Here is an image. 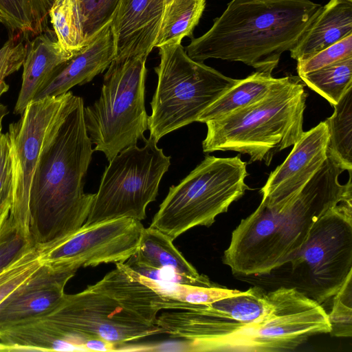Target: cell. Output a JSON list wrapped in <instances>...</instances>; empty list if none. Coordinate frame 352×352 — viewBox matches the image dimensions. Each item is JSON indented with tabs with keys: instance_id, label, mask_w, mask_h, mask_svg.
<instances>
[{
	"instance_id": "1",
	"label": "cell",
	"mask_w": 352,
	"mask_h": 352,
	"mask_svg": "<svg viewBox=\"0 0 352 352\" xmlns=\"http://www.w3.org/2000/svg\"><path fill=\"white\" fill-rule=\"evenodd\" d=\"M83 99L72 91L48 126L31 182L28 233L34 247L52 246L85 223L95 194L84 191L92 143Z\"/></svg>"
},
{
	"instance_id": "2",
	"label": "cell",
	"mask_w": 352,
	"mask_h": 352,
	"mask_svg": "<svg viewBox=\"0 0 352 352\" xmlns=\"http://www.w3.org/2000/svg\"><path fill=\"white\" fill-rule=\"evenodd\" d=\"M347 168L327 157L319 170L293 199L283 204L261 203L233 230L223 262L233 274L263 275L289 263L314 223L340 202L352 198L351 172L345 184L340 175Z\"/></svg>"
},
{
	"instance_id": "3",
	"label": "cell",
	"mask_w": 352,
	"mask_h": 352,
	"mask_svg": "<svg viewBox=\"0 0 352 352\" xmlns=\"http://www.w3.org/2000/svg\"><path fill=\"white\" fill-rule=\"evenodd\" d=\"M321 6L311 0H232L208 32L192 38L186 52L198 62L239 61L272 74Z\"/></svg>"
},
{
	"instance_id": "4",
	"label": "cell",
	"mask_w": 352,
	"mask_h": 352,
	"mask_svg": "<svg viewBox=\"0 0 352 352\" xmlns=\"http://www.w3.org/2000/svg\"><path fill=\"white\" fill-rule=\"evenodd\" d=\"M307 94L298 76L283 77L265 96L221 118L206 122L204 153L233 151L269 166L279 151L302 136Z\"/></svg>"
},
{
	"instance_id": "5",
	"label": "cell",
	"mask_w": 352,
	"mask_h": 352,
	"mask_svg": "<svg viewBox=\"0 0 352 352\" xmlns=\"http://www.w3.org/2000/svg\"><path fill=\"white\" fill-rule=\"evenodd\" d=\"M158 48L160 62L154 68L157 85L148 118L149 137L157 142L165 135L197 122L239 80L192 59L181 43Z\"/></svg>"
},
{
	"instance_id": "6",
	"label": "cell",
	"mask_w": 352,
	"mask_h": 352,
	"mask_svg": "<svg viewBox=\"0 0 352 352\" xmlns=\"http://www.w3.org/2000/svg\"><path fill=\"white\" fill-rule=\"evenodd\" d=\"M247 163L239 155H208L177 185L171 186L150 227L172 239L200 226H210L249 187Z\"/></svg>"
},
{
	"instance_id": "7",
	"label": "cell",
	"mask_w": 352,
	"mask_h": 352,
	"mask_svg": "<svg viewBox=\"0 0 352 352\" xmlns=\"http://www.w3.org/2000/svg\"><path fill=\"white\" fill-rule=\"evenodd\" d=\"M146 56L115 57L104 75L100 95L84 107L94 151L109 162L126 147L144 140L148 118L144 104Z\"/></svg>"
},
{
	"instance_id": "8",
	"label": "cell",
	"mask_w": 352,
	"mask_h": 352,
	"mask_svg": "<svg viewBox=\"0 0 352 352\" xmlns=\"http://www.w3.org/2000/svg\"><path fill=\"white\" fill-rule=\"evenodd\" d=\"M144 142L142 147H126L109 162L84 225L123 217L140 221L146 218V207L156 199L170 157L151 138Z\"/></svg>"
},
{
	"instance_id": "9",
	"label": "cell",
	"mask_w": 352,
	"mask_h": 352,
	"mask_svg": "<svg viewBox=\"0 0 352 352\" xmlns=\"http://www.w3.org/2000/svg\"><path fill=\"white\" fill-rule=\"evenodd\" d=\"M296 289L322 305L352 274V198L322 214L289 263Z\"/></svg>"
},
{
	"instance_id": "10",
	"label": "cell",
	"mask_w": 352,
	"mask_h": 352,
	"mask_svg": "<svg viewBox=\"0 0 352 352\" xmlns=\"http://www.w3.org/2000/svg\"><path fill=\"white\" fill-rule=\"evenodd\" d=\"M43 316L82 351H86L84 343L88 339H100L117 346L164 333L157 324L133 314L89 285L80 292L65 294L59 304Z\"/></svg>"
},
{
	"instance_id": "11",
	"label": "cell",
	"mask_w": 352,
	"mask_h": 352,
	"mask_svg": "<svg viewBox=\"0 0 352 352\" xmlns=\"http://www.w3.org/2000/svg\"><path fill=\"white\" fill-rule=\"evenodd\" d=\"M267 296V313L234 336V351H291L313 336L329 333L324 308L295 287H281Z\"/></svg>"
},
{
	"instance_id": "12",
	"label": "cell",
	"mask_w": 352,
	"mask_h": 352,
	"mask_svg": "<svg viewBox=\"0 0 352 352\" xmlns=\"http://www.w3.org/2000/svg\"><path fill=\"white\" fill-rule=\"evenodd\" d=\"M144 227L140 221L118 218L83 225L62 241L39 250L42 263L73 270L124 263L138 252Z\"/></svg>"
},
{
	"instance_id": "13",
	"label": "cell",
	"mask_w": 352,
	"mask_h": 352,
	"mask_svg": "<svg viewBox=\"0 0 352 352\" xmlns=\"http://www.w3.org/2000/svg\"><path fill=\"white\" fill-rule=\"evenodd\" d=\"M66 96L67 93L31 101L21 118L9 125L14 186L13 204L10 216L24 224L27 228L31 182L45 133Z\"/></svg>"
},
{
	"instance_id": "14",
	"label": "cell",
	"mask_w": 352,
	"mask_h": 352,
	"mask_svg": "<svg viewBox=\"0 0 352 352\" xmlns=\"http://www.w3.org/2000/svg\"><path fill=\"white\" fill-rule=\"evenodd\" d=\"M328 142L324 121L304 132L285 160L269 175L260 190L261 203L283 204L294 198L326 160Z\"/></svg>"
},
{
	"instance_id": "15",
	"label": "cell",
	"mask_w": 352,
	"mask_h": 352,
	"mask_svg": "<svg viewBox=\"0 0 352 352\" xmlns=\"http://www.w3.org/2000/svg\"><path fill=\"white\" fill-rule=\"evenodd\" d=\"M76 272L63 265L42 263L0 303V330L50 312L63 299L65 287Z\"/></svg>"
},
{
	"instance_id": "16",
	"label": "cell",
	"mask_w": 352,
	"mask_h": 352,
	"mask_svg": "<svg viewBox=\"0 0 352 352\" xmlns=\"http://www.w3.org/2000/svg\"><path fill=\"white\" fill-rule=\"evenodd\" d=\"M165 0H120L111 30L116 57L146 56L155 47Z\"/></svg>"
},
{
	"instance_id": "17",
	"label": "cell",
	"mask_w": 352,
	"mask_h": 352,
	"mask_svg": "<svg viewBox=\"0 0 352 352\" xmlns=\"http://www.w3.org/2000/svg\"><path fill=\"white\" fill-rule=\"evenodd\" d=\"M115 57L116 49L109 23L55 71L33 100L58 96L76 85L90 82L107 69Z\"/></svg>"
},
{
	"instance_id": "18",
	"label": "cell",
	"mask_w": 352,
	"mask_h": 352,
	"mask_svg": "<svg viewBox=\"0 0 352 352\" xmlns=\"http://www.w3.org/2000/svg\"><path fill=\"white\" fill-rule=\"evenodd\" d=\"M72 56L63 50L54 32L49 29L27 41L22 84L14 113L21 115L55 71Z\"/></svg>"
},
{
	"instance_id": "19",
	"label": "cell",
	"mask_w": 352,
	"mask_h": 352,
	"mask_svg": "<svg viewBox=\"0 0 352 352\" xmlns=\"http://www.w3.org/2000/svg\"><path fill=\"white\" fill-rule=\"evenodd\" d=\"M117 301L123 308L152 324H157L158 313L165 299L145 284L138 273L124 263L89 285Z\"/></svg>"
},
{
	"instance_id": "20",
	"label": "cell",
	"mask_w": 352,
	"mask_h": 352,
	"mask_svg": "<svg viewBox=\"0 0 352 352\" xmlns=\"http://www.w3.org/2000/svg\"><path fill=\"white\" fill-rule=\"evenodd\" d=\"M173 239L159 230L144 229L138 252L125 261L134 270H163L188 280L192 285H214L206 275H201L173 244Z\"/></svg>"
},
{
	"instance_id": "21",
	"label": "cell",
	"mask_w": 352,
	"mask_h": 352,
	"mask_svg": "<svg viewBox=\"0 0 352 352\" xmlns=\"http://www.w3.org/2000/svg\"><path fill=\"white\" fill-rule=\"evenodd\" d=\"M352 34V1L330 0L318 12L289 51L302 60Z\"/></svg>"
},
{
	"instance_id": "22",
	"label": "cell",
	"mask_w": 352,
	"mask_h": 352,
	"mask_svg": "<svg viewBox=\"0 0 352 352\" xmlns=\"http://www.w3.org/2000/svg\"><path fill=\"white\" fill-rule=\"evenodd\" d=\"M281 79L274 78L271 73L259 71L239 79L201 113L197 122L206 123L259 100Z\"/></svg>"
},
{
	"instance_id": "23",
	"label": "cell",
	"mask_w": 352,
	"mask_h": 352,
	"mask_svg": "<svg viewBox=\"0 0 352 352\" xmlns=\"http://www.w3.org/2000/svg\"><path fill=\"white\" fill-rule=\"evenodd\" d=\"M54 0H0V18L12 32L27 41L47 30Z\"/></svg>"
},
{
	"instance_id": "24",
	"label": "cell",
	"mask_w": 352,
	"mask_h": 352,
	"mask_svg": "<svg viewBox=\"0 0 352 352\" xmlns=\"http://www.w3.org/2000/svg\"><path fill=\"white\" fill-rule=\"evenodd\" d=\"M206 6V0H171L165 5L155 47L179 44L182 38H192Z\"/></svg>"
},
{
	"instance_id": "25",
	"label": "cell",
	"mask_w": 352,
	"mask_h": 352,
	"mask_svg": "<svg viewBox=\"0 0 352 352\" xmlns=\"http://www.w3.org/2000/svg\"><path fill=\"white\" fill-rule=\"evenodd\" d=\"M326 123L329 131L327 153L352 171V86L342 95Z\"/></svg>"
},
{
	"instance_id": "26",
	"label": "cell",
	"mask_w": 352,
	"mask_h": 352,
	"mask_svg": "<svg viewBox=\"0 0 352 352\" xmlns=\"http://www.w3.org/2000/svg\"><path fill=\"white\" fill-rule=\"evenodd\" d=\"M140 278L162 298L191 305H205L223 298L241 294L243 291L229 289L214 284L210 287L197 286L154 280L138 274Z\"/></svg>"
},
{
	"instance_id": "27",
	"label": "cell",
	"mask_w": 352,
	"mask_h": 352,
	"mask_svg": "<svg viewBox=\"0 0 352 352\" xmlns=\"http://www.w3.org/2000/svg\"><path fill=\"white\" fill-rule=\"evenodd\" d=\"M49 17L65 52L74 55L85 45L77 0H54Z\"/></svg>"
},
{
	"instance_id": "28",
	"label": "cell",
	"mask_w": 352,
	"mask_h": 352,
	"mask_svg": "<svg viewBox=\"0 0 352 352\" xmlns=\"http://www.w3.org/2000/svg\"><path fill=\"white\" fill-rule=\"evenodd\" d=\"M299 77L302 82L334 105L352 86V57Z\"/></svg>"
},
{
	"instance_id": "29",
	"label": "cell",
	"mask_w": 352,
	"mask_h": 352,
	"mask_svg": "<svg viewBox=\"0 0 352 352\" xmlns=\"http://www.w3.org/2000/svg\"><path fill=\"white\" fill-rule=\"evenodd\" d=\"M34 248L26 226L9 215L0 230V273Z\"/></svg>"
},
{
	"instance_id": "30",
	"label": "cell",
	"mask_w": 352,
	"mask_h": 352,
	"mask_svg": "<svg viewBox=\"0 0 352 352\" xmlns=\"http://www.w3.org/2000/svg\"><path fill=\"white\" fill-rule=\"evenodd\" d=\"M120 0H77L85 45L112 20Z\"/></svg>"
},
{
	"instance_id": "31",
	"label": "cell",
	"mask_w": 352,
	"mask_h": 352,
	"mask_svg": "<svg viewBox=\"0 0 352 352\" xmlns=\"http://www.w3.org/2000/svg\"><path fill=\"white\" fill-rule=\"evenodd\" d=\"M331 311L328 314L329 333L336 337L352 336V274L333 296Z\"/></svg>"
},
{
	"instance_id": "32",
	"label": "cell",
	"mask_w": 352,
	"mask_h": 352,
	"mask_svg": "<svg viewBox=\"0 0 352 352\" xmlns=\"http://www.w3.org/2000/svg\"><path fill=\"white\" fill-rule=\"evenodd\" d=\"M39 250L34 248L0 273V303L41 266Z\"/></svg>"
},
{
	"instance_id": "33",
	"label": "cell",
	"mask_w": 352,
	"mask_h": 352,
	"mask_svg": "<svg viewBox=\"0 0 352 352\" xmlns=\"http://www.w3.org/2000/svg\"><path fill=\"white\" fill-rule=\"evenodd\" d=\"M12 159L8 133L0 135V230L13 204Z\"/></svg>"
},
{
	"instance_id": "34",
	"label": "cell",
	"mask_w": 352,
	"mask_h": 352,
	"mask_svg": "<svg viewBox=\"0 0 352 352\" xmlns=\"http://www.w3.org/2000/svg\"><path fill=\"white\" fill-rule=\"evenodd\" d=\"M352 57V34L316 52L306 59L297 61L298 76H302L338 61Z\"/></svg>"
},
{
	"instance_id": "35",
	"label": "cell",
	"mask_w": 352,
	"mask_h": 352,
	"mask_svg": "<svg viewBox=\"0 0 352 352\" xmlns=\"http://www.w3.org/2000/svg\"><path fill=\"white\" fill-rule=\"evenodd\" d=\"M23 39V36L20 39L18 36L11 37L0 49V97L9 89L5 78L23 65L27 51Z\"/></svg>"
},
{
	"instance_id": "36",
	"label": "cell",
	"mask_w": 352,
	"mask_h": 352,
	"mask_svg": "<svg viewBox=\"0 0 352 352\" xmlns=\"http://www.w3.org/2000/svg\"><path fill=\"white\" fill-rule=\"evenodd\" d=\"M8 113L7 106L0 103V135L2 130V122L4 117Z\"/></svg>"
},
{
	"instance_id": "37",
	"label": "cell",
	"mask_w": 352,
	"mask_h": 352,
	"mask_svg": "<svg viewBox=\"0 0 352 352\" xmlns=\"http://www.w3.org/2000/svg\"><path fill=\"white\" fill-rule=\"evenodd\" d=\"M0 351H8L7 347L0 342Z\"/></svg>"
},
{
	"instance_id": "38",
	"label": "cell",
	"mask_w": 352,
	"mask_h": 352,
	"mask_svg": "<svg viewBox=\"0 0 352 352\" xmlns=\"http://www.w3.org/2000/svg\"><path fill=\"white\" fill-rule=\"evenodd\" d=\"M171 0H165V5L169 3Z\"/></svg>"
},
{
	"instance_id": "39",
	"label": "cell",
	"mask_w": 352,
	"mask_h": 352,
	"mask_svg": "<svg viewBox=\"0 0 352 352\" xmlns=\"http://www.w3.org/2000/svg\"><path fill=\"white\" fill-rule=\"evenodd\" d=\"M0 23H2V20H1V18H0Z\"/></svg>"
},
{
	"instance_id": "40",
	"label": "cell",
	"mask_w": 352,
	"mask_h": 352,
	"mask_svg": "<svg viewBox=\"0 0 352 352\" xmlns=\"http://www.w3.org/2000/svg\"><path fill=\"white\" fill-rule=\"evenodd\" d=\"M351 1H352V0H351Z\"/></svg>"
}]
</instances>
